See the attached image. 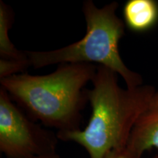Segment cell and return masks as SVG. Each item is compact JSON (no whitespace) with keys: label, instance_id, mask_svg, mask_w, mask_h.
<instances>
[{"label":"cell","instance_id":"8fae6325","mask_svg":"<svg viewBox=\"0 0 158 158\" xmlns=\"http://www.w3.org/2000/svg\"><path fill=\"white\" fill-rule=\"evenodd\" d=\"M153 158H158V155H155V156H154Z\"/></svg>","mask_w":158,"mask_h":158},{"label":"cell","instance_id":"9c48e42d","mask_svg":"<svg viewBox=\"0 0 158 158\" xmlns=\"http://www.w3.org/2000/svg\"><path fill=\"white\" fill-rule=\"evenodd\" d=\"M105 158H131L126 148L121 149H114L108 152Z\"/></svg>","mask_w":158,"mask_h":158},{"label":"cell","instance_id":"6da1fadb","mask_svg":"<svg viewBox=\"0 0 158 158\" xmlns=\"http://www.w3.org/2000/svg\"><path fill=\"white\" fill-rule=\"evenodd\" d=\"M98 66L89 63H64L42 76L29 73L0 79L1 87L31 119L57 133L80 129L88 100L89 83Z\"/></svg>","mask_w":158,"mask_h":158},{"label":"cell","instance_id":"8992f818","mask_svg":"<svg viewBox=\"0 0 158 158\" xmlns=\"http://www.w3.org/2000/svg\"><path fill=\"white\" fill-rule=\"evenodd\" d=\"M124 23L130 30L145 32L158 21V2L155 0H128L123 7Z\"/></svg>","mask_w":158,"mask_h":158},{"label":"cell","instance_id":"52a82bcc","mask_svg":"<svg viewBox=\"0 0 158 158\" xmlns=\"http://www.w3.org/2000/svg\"><path fill=\"white\" fill-rule=\"evenodd\" d=\"M14 15L12 9L1 0L0 1V59L13 60L28 59L27 52L18 49L11 42L9 31L12 27Z\"/></svg>","mask_w":158,"mask_h":158},{"label":"cell","instance_id":"5b68a950","mask_svg":"<svg viewBox=\"0 0 158 158\" xmlns=\"http://www.w3.org/2000/svg\"><path fill=\"white\" fill-rule=\"evenodd\" d=\"M152 148L158 149V89L135 122L126 149L131 158H141Z\"/></svg>","mask_w":158,"mask_h":158},{"label":"cell","instance_id":"7a4b0ae2","mask_svg":"<svg viewBox=\"0 0 158 158\" xmlns=\"http://www.w3.org/2000/svg\"><path fill=\"white\" fill-rule=\"evenodd\" d=\"M118 76L98 65L92 87L88 89L92 111L86 127L56 133L59 139L81 146L89 158H105L112 150L126 148L135 122L156 91L149 84L123 88Z\"/></svg>","mask_w":158,"mask_h":158},{"label":"cell","instance_id":"30bf717a","mask_svg":"<svg viewBox=\"0 0 158 158\" xmlns=\"http://www.w3.org/2000/svg\"><path fill=\"white\" fill-rule=\"evenodd\" d=\"M32 158H60V155H59L57 152H54L51 154H48V155L37 156V157H35Z\"/></svg>","mask_w":158,"mask_h":158},{"label":"cell","instance_id":"277c9868","mask_svg":"<svg viewBox=\"0 0 158 158\" xmlns=\"http://www.w3.org/2000/svg\"><path fill=\"white\" fill-rule=\"evenodd\" d=\"M58 136L29 117L0 87V152L6 158L56 152Z\"/></svg>","mask_w":158,"mask_h":158},{"label":"cell","instance_id":"3957f363","mask_svg":"<svg viewBox=\"0 0 158 158\" xmlns=\"http://www.w3.org/2000/svg\"><path fill=\"white\" fill-rule=\"evenodd\" d=\"M118 4L112 2L98 7L92 0L83 4L86 34L80 40L50 51H26L31 66L39 69L64 63H98L122 77L126 87L143 84L141 75L128 68L119 53L118 44L124 34V21L116 15Z\"/></svg>","mask_w":158,"mask_h":158},{"label":"cell","instance_id":"ba28073f","mask_svg":"<svg viewBox=\"0 0 158 158\" xmlns=\"http://www.w3.org/2000/svg\"><path fill=\"white\" fill-rule=\"evenodd\" d=\"M29 66H31L29 59L26 60L0 59V79L23 73Z\"/></svg>","mask_w":158,"mask_h":158}]
</instances>
